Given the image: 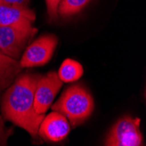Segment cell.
<instances>
[{
	"label": "cell",
	"instance_id": "cell-1",
	"mask_svg": "<svg viewBox=\"0 0 146 146\" xmlns=\"http://www.w3.org/2000/svg\"><path fill=\"white\" fill-rule=\"evenodd\" d=\"M39 75L25 74L13 81L2 98V113L6 120L24 129L36 137L45 114L34 108V91Z\"/></svg>",
	"mask_w": 146,
	"mask_h": 146
},
{
	"label": "cell",
	"instance_id": "cell-2",
	"mask_svg": "<svg viewBox=\"0 0 146 146\" xmlns=\"http://www.w3.org/2000/svg\"><path fill=\"white\" fill-rule=\"evenodd\" d=\"M52 110L67 117L76 127L90 116L94 110V100L90 93L81 85H74L66 90L52 106Z\"/></svg>",
	"mask_w": 146,
	"mask_h": 146
},
{
	"label": "cell",
	"instance_id": "cell-3",
	"mask_svg": "<svg viewBox=\"0 0 146 146\" xmlns=\"http://www.w3.org/2000/svg\"><path fill=\"white\" fill-rule=\"evenodd\" d=\"M143 135L140 131V119L126 115L112 127L105 141L107 146H140Z\"/></svg>",
	"mask_w": 146,
	"mask_h": 146
},
{
	"label": "cell",
	"instance_id": "cell-4",
	"mask_svg": "<svg viewBox=\"0 0 146 146\" xmlns=\"http://www.w3.org/2000/svg\"><path fill=\"white\" fill-rule=\"evenodd\" d=\"M36 32L37 29L33 26H0V51L12 59H19L22 50Z\"/></svg>",
	"mask_w": 146,
	"mask_h": 146
},
{
	"label": "cell",
	"instance_id": "cell-5",
	"mask_svg": "<svg viewBox=\"0 0 146 146\" xmlns=\"http://www.w3.org/2000/svg\"><path fill=\"white\" fill-rule=\"evenodd\" d=\"M58 43L54 35H44L37 38L25 51L19 61L21 68H33L46 64L52 58Z\"/></svg>",
	"mask_w": 146,
	"mask_h": 146
},
{
	"label": "cell",
	"instance_id": "cell-6",
	"mask_svg": "<svg viewBox=\"0 0 146 146\" xmlns=\"http://www.w3.org/2000/svg\"><path fill=\"white\" fill-rule=\"evenodd\" d=\"M63 82L55 72L39 75L34 91V108L38 114H45L61 88Z\"/></svg>",
	"mask_w": 146,
	"mask_h": 146
},
{
	"label": "cell",
	"instance_id": "cell-7",
	"mask_svg": "<svg viewBox=\"0 0 146 146\" xmlns=\"http://www.w3.org/2000/svg\"><path fill=\"white\" fill-rule=\"evenodd\" d=\"M69 131L70 125L68 118L57 111H54L44 117L38 134L47 141L59 142L67 137Z\"/></svg>",
	"mask_w": 146,
	"mask_h": 146
},
{
	"label": "cell",
	"instance_id": "cell-8",
	"mask_svg": "<svg viewBox=\"0 0 146 146\" xmlns=\"http://www.w3.org/2000/svg\"><path fill=\"white\" fill-rule=\"evenodd\" d=\"M35 13L29 7H21L0 3V26L31 27Z\"/></svg>",
	"mask_w": 146,
	"mask_h": 146
},
{
	"label": "cell",
	"instance_id": "cell-9",
	"mask_svg": "<svg viewBox=\"0 0 146 146\" xmlns=\"http://www.w3.org/2000/svg\"><path fill=\"white\" fill-rule=\"evenodd\" d=\"M21 70L22 68L18 60L11 58L0 51V91L7 88Z\"/></svg>",
	"mask_w": 146,
	"mask_h": 146
},
{
	"label": "cell",
	"instance_id": "cell-10",
	"mask_svg": "<svg viewBox=\"0 0 146 146\" xmlns=\"http://www.w3.org/2000/svg\"><path fill=\"white\" fill-rule=\"evenodd\" d=\"M83 74V68L78 61L67 59L65 60L59 69L58 76L63 82H73L81 78Z\"/></svg>",
	"mask_w": 146,
	"mask_h": 146
},
{
	"label": "cell",
	"instance_id": "cell-11",
	"mask_svg": "<svg viewBox=\"0 0 146 146\" xmlns=\"http://www.w3.org/2000/svg\"><path fill=\"white\" fill-rule=\"evenodd\" d=\"M90 0H60L58 6V12L63 17L76 14L81 11Z\"/></svg>",
	"mask_w": 146,
	"mask_h": 146
},
{
	"label": "cell",
	"instance_id": "cell-12",
	"mask_svg": "<svg viewBox=\"0 0 146 146\" xmlns=\"http://www.w3.org/2000/svg\"><path fill=\"white\" fill-rule=\"evenodd\" d=\"M49 17L52 20L56 19L58 17V6L60 0H46Z\"/></svg>",
	"mask_w": 146,
	"mask_h": 146
},
{
	"label": "cell",
	"instance_id": "cell-13",
	"mask_svg": "<svg viewBox=\"0 0 146 146\" xmlns=\"http://www.w3.org/2000/svg\"><path fill=\"white\" fill-rule=\"evenodd\" d=\"M0 3L5 4V5H10L28 7L29 0H0Z\"/></svg>",
	"mask_w": 146,
	"mask_h": 146
}]
</instances>
